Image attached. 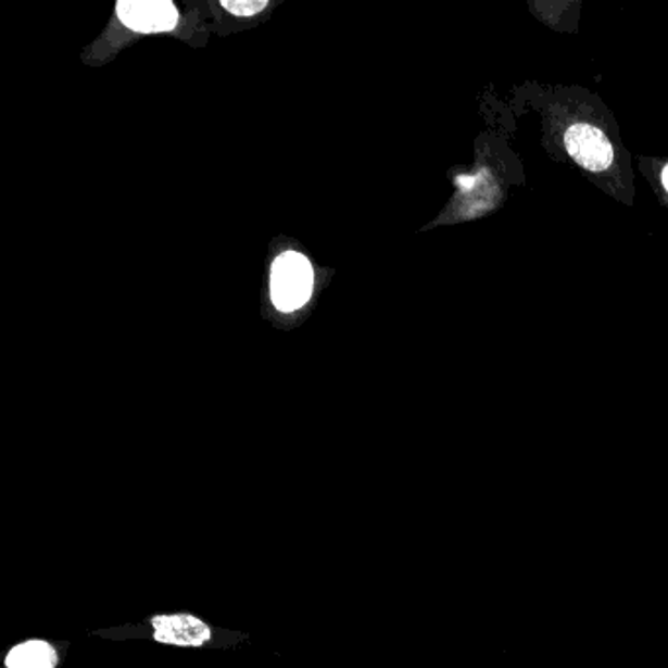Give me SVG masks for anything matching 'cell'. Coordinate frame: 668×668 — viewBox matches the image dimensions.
I'll return each instance as SVG.
<instances>
[{"instance_id": "cell-5", "label": "cell", "mask_w": 668, "mask_h": 668, "mask_svg": "<svg viewBox=\"0 0 668 668\" xmlns=\"http://www.w3.org/2000/svg\"><path fill=\"white\" fill-rule=\"evenodd\" d=\"M58 655L46 641H28L16 645L7 657V668H55Z\"/></svg>"}, {"instance_id": "cell-4", "label": "cell", "mask_w": 668, "mask_h": 668, "mask_svg": "<svg viewBox=\"0 0 668 668\" xmlns=\"http://www.w3.org/2000/svg\"><path fill=\"white\" fill-rule=\"evenodd\" d=\"M155 628V641L179 645V647H200L210 639V628L194 616H155L151 618Z\"/></svg>"}, {"instance_id": "cell-2", "label": "cell", "mask_w": 668, "mask_h": 668, "mask_svg": "<svg viewBox=\"0 0 668 668\" xmlns=\"http://www.w3.org/2000/svg\"><path fill=\"white\" fill-rule=\"evenodd\" d=\"M116 14L126 28L138 34L169 31L179 22V11L169 0H121Z\"/></svg>"}, {"instance_id": "cell-1", "label": "cell", "mask_w": 668, "mask_h": 668, "mask_svg": "<svg viewBox=\"0 0 668 668\" xmlns=\"http://www.w3.org/2000/svg\"><path fill=\"white\" fill-rule=\"evenodd\" d=\"M314 290V269L302 253L287 251L277 257L270 270V299L280 312L300 310Z\"/></svg>"}, {"instance_id": "cell-6", "label": "cell", "mask_w": 668, "mask_h": 668, "mask_svg": "<svg viewBox=\"0 0 668 668\" xmlns=\"http://www.w3.org/2000/svg\"><path fill=\"white\" fill-rule=\"evenodd\" d=\"M269 4V0H222V7L226 11L241 16V18H250L260 14L261 11H265Z\"/></svg>"}, {"instance_id": "cell-7", "label": "cell", "mask_w": 668, "mask_h": 668, "mask_svg": "<svg viewBox=\"0 0 668 668\" xmlns=\"http://www.w3.org/2000/svg\"><path fill=\"white\" fill-rule=\"evenodd\" d=\"M663 185H665V189L668 190V165L665 167V173H663Z\"/></svg>"}, {"instance_id": "cell-3", "label": "cell", "mask_w": 668, "mask_h": 668, "mask_svg": "<svg viewBox=\"0 0 668 668\" xmlns=\"http://www.w3.org/2000/svg\"><path fill=\"white\" fill-rule=\"evenodd\" d=\"M565 146L570 157L577 161L580 167L594 173L608 169L614 161V150L608 138L589 124H577L569 128L565 136Z\"/></svg>"}]
</instances>
